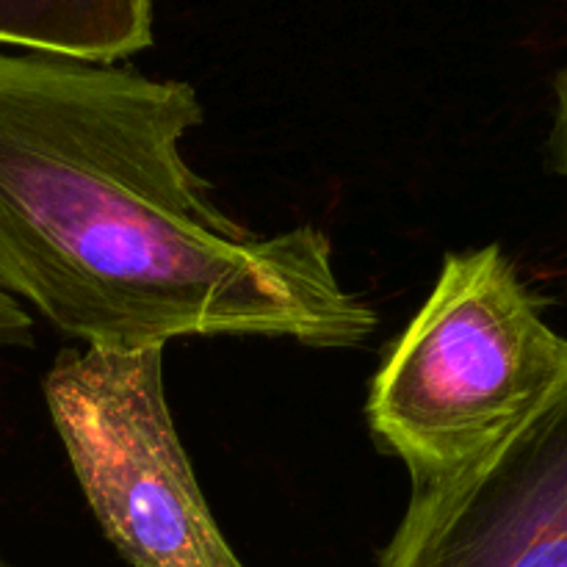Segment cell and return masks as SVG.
Wrapping results in <instances>:
<instances>
[{
    "label": "cell",
    "mask_w": 567,
    "mask_h": 567,
    "mask_svg": "<svg viewBox=\"0 0 567 567\" xmlns=\"http://www.w3.org/2000/svg\"><path fill=\"white\" fill-rule=\"evenodd\" d=\"M192 83L0 50V291L83 347L286 338L352 349L374 308L319 227L258 236L183 158Z\"/></svg>",
    "instance_id": "1"
},
{
    "label": "cell",
    "mask_w": 567,
    "mask_h": 567,
    "mask_svg": "<svg viewBox=\"0 0 567 567\" xmlns=\"http://www.w3.org/2000/svg\"><path fill=\"white\" fill-rule=\"evenodd\" d=\"M567 380V338L498 244L449 252L435 288L382 358L365 421L413 485L491 452Z\"/></svg>",
    "instance_id": "2"
},
{
    "label": "cell",
    "mask_w": 567,
    "mask_h": 567,
    "mask_svg": "<svg viewBox=\"0 0 567 567\" xmlns=\"http://www.w3.org/2000/svg\"><path fill=\"white\" fill-rule=\"evenodd\" d=\"M44 402L105 540L133 567H244L164 393V349H64Z\"/></svg>",
    "instance_id": "3"
},
{
    "label": "cell",
    "mask_w": 567,
    "mask_h": 567,
    "mask_svg": "<svg viewBox=\"0 0 567 567\" xmlns=\"http://www.w3.org/2000/svg\"><path fill=\"white\" fill-rule=\"evenodd\" d=\"M377 567H567V380L480 460L413 485Z\"/></svg>",
    "instance_id": "4"
},
{
    "label": "cell",
    "mask_w": 567,
    "mask_h": 567,
    "mask_svg": "<svg viewBox=\"0 0 567 567\" xmlns=\"http://www.w3.org/2000/svg\"><path fill=\"white\" fill-rule=\"evenodd\" d=\"M0 44L114 64L153 44V0H0Z\"/></svg>",
    "instance_id": "5"
},
{
    "label": "cell",
    "mask_w": 567,
    "mask_h": 567,
    "mask_svg": "<svg viewBox=\"0 0 567 567\" xmlns=\"http://www.w3.org/2000/svg\"><path fill=\"white\" fill-rule=\"evenodd\" d=\"M554 97H557V105H554V125L548 150H551L554 169L567 177V64L557 75V81H554Z\"/></svg>",
    "instance_id": "6"
},
{
    "label": "cell",
    "mask_w": 567,
    "mask_h": 567,
    "mask_svg": "<svg viewBox=\"0 0 567 567\" xmlns=\"http://www.w3.org/2000/svg\"><path fill=\"white\" fill-rule=\"evenodd\" d=\"M33 341L31 313L20 308L17 299L0 291V347H28Z\"/></svg>",
    "instance_id": "7"
},
{
    "label": "cell",
    "mask_w": 567,
    "mask_h": 567,
    "mask_svg": "<svg viewBox=\"0 0 567 567\" xmlns=\"http://www.w3.org/2000/svg\"><path fill=\"white\" fill-rule=\"evenodd\" d=\"M0 567H14V565H11V563H9V559H6V557H3V554H0Z\"/></svg>",
    "instance_id": "8"
}]
</instances>
